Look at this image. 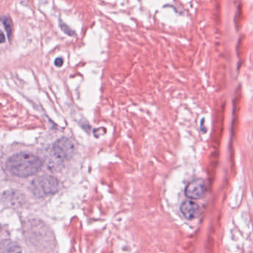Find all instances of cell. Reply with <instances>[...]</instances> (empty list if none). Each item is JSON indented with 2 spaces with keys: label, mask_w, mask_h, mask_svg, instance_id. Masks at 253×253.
Returning a JSON list of instances; mask_svg holds the SVG:
<instances>
[{
  "label": "cell",
  "mask_w": 253,
  "mask_h": 253,
  "mask_svg": "<svg viewBox=\"0 0 253 253\" xmlns=\"http://www.w3.org/2000/svg\"><path fill=\"white\" fill-rule=\"evenodd\" d=\"M199 205L192 201H186L181 206V213L189 220L196 218L199 215Z\"/></svg>",
  "instance_id": "5b68a950"
},
{
  "label": "cell",
  "mask_w": 253,
  "mask_h": 253,
  "mask_svg": "<svg viewBox=\"0 0 253 253\" xmlns=\"http://www.w3.org/2000/svg\"><path fill=\"white\" fill-rule=\"evenodd\" d=\"M60 28H62V31L65 33V34H68V35L72 36L75 35V33L73 31L71 28H70L68 25H65L63 22H60Z\"/></svg>",
  "instance_id": "ba28073f"
},
{
  "label": "cell",
  "mask_w": 253,
  "mask_h": 253,
  "mask_svg": "<svg viewBox=\"0 0 253 253\" xmlns=\"http://www.w3.org/2000/svg\"><path fill=\"white\" fill-rule=\"evenodd\" d=\"M22 250L17 244L11 241H4L0 243V253H21Z\"/></svg>",
  "instance_id": "8992f818"
},
{
  "label": "cell",
  "mask_w": 253,
  "mask_h": 253,
  "mask_svg": "<svg viewBox=\"0 0 253 253\" xmlns=\"http://www.w3.org/2000/svg\"><path fill=\"white\" fill-rule=\"evenodd\" d=\"M64 61L63 59L61 57L56 58V60H55L54 64L56 66L61 67L63 65Z\"/></svg>",
  "instance_id": "9c48e42d"
},
{
  "label": "cell",
  "mask_w": 253,
  "mask_h": 253,
  "mask_svg": "<svg viewBox=\"0 0 253 253\" xmlns=\"http://www.w3.org/2000/svg\"><path fill=\"white\" fill-rule=\"evenodd\" d=\"M42 166L41 159L28 152H20L13 154L6 161L7 170L20 178L32 176L40 172Z\"/></svg>",
  "instance_id": "6da1fadb"
},
{
  "label": "cell",
  "mask_w": 253,
  "mask_h": 253,
  "mask_svg": "<svg viewBox=\"0 0 253 253\" xmlns=\"http://www.w3.org/2000/svg\"><path fill=\"white\" fill-rule=\"evenodd\" d=\"M3 24H4V28L7 32V37L9 40H11L12 36V21L9 17H4L3 19Z\"/></svg>",
  "instance_id": "52a82bcc"
},
{
  "label": "cell",
  "mask_w": 253,
  "mask_h": 253,
  "mask_svg": "<svg viewBox=\"0 0 253 253\" xmlns=\"http://www.w3.org/2000/svg\"><path fill=\"white\" fill-rule=\"evenodd\" d=\"M59 190V182L56 178L42 176L37 178L31 184V190L37 197L42 198L54 194Z\"/></svg>",
  "instance_id": "7a4b0ae2"
},
{
  "label": "cell",
  "mask_w": 253,
  "mask_h": 253,
  "mask_svg": "<svg viewBox=\"0 0 253 253\" xmlns=\"http://www.w3.org/2000/svg\"><path fill=\"white\" fill-rule=\"evenodd\" d=\"M5 41V36L3 34L2 31H0V43H4Z\"/></svg>",
  "instance_id": "30bf717a"
},
{
  "label": "cell",
  "mask_w": 253,
  "mask_h": 253,
  "mask_svg": "<svg viewBox=\"0 0 253 253\" xmlns=\"http://www.w3.org/2000/svg\"><path fill=\"white\" fill-rule=\"evenodd\" d=\"M206 193V184L202 179L191 181L186 187L185 195L190 199H200Z\"/></svg>",
  "instance_id": "277c9868"
},
{
  "label": "cell",
  "mask_w": 253,
  "mask_h": 253,
  "mask_svg": "<svg viewBox=\"0 0 253 253\" xmlns=\"http://www.w3.org/2000/svg\"><path fill=\"white\" fill-rule=\"evenodd\" d=\"M75 152V144L72 140L68 138L57 140L52 147L53 157L59 162L70 160L74 156Z\"/></svg>",
  "instance_id": "3957f363"
}]
</instances>
